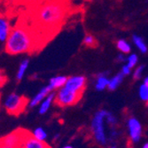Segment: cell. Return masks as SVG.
<instances>
[{"instance_id": "obj_1", "label": "cell", "mask_w": 148, "mask_h": 148, "mask_svg": "<svg viewBox=\"0 0 148 148\" xmlns=\"http://www.w3.org/2000/svg\"><path fill=\"white\" fill-rule=\"evenodd\" d=\"M66 7L60 0H48L40 5L35 13L36 22L42 29H56L61 25Z\"/></svg>"}, {"instance_id": "obj_2", "label": "cell", "mask_w": 148, "mask_h": 148, "mask_svg": "<svg viewBox=\"0 0 148 148\" xmlns=\"http://www.w3.org/2000/svg\"><path fill=\"white\" fill-rule=\"evenodd\" d=\"M35 34L27 26L17 25L12 31L5 43V50L11 55L22 54L35 51L36 49Z\"/></svg>"}, {"instance_id": "obj_3", "label": "cell", "mask_w": 148, "mask_h": 148, "mask_svg": "<svg viewBox=\"0 0 148 148\" xmlns=\"http://www.w3.org/2000/svg\"><path fill=\"white\" fill-rule=\"evenodd\" d=\"M106 111L107 110L103 109L96 112L92 117L90 123L92 137L96 143L101 146H106L108 144V137L106 128L108 124L106 122Z\"/></svg>"}, {"instance_id": "obj_4", "label": "cell", "mask_w": 148, "mask_h": 148, "mask_svg": "<svg viewBox=\"0 0 148 148\" xmlns=\"http://www.w3.org/2000/svg\"><path fill=\"white\" fill-rule=\"evenodd\" d=\"M27 106H28V99L15 92L9 94L4 102L5 110L8 114L13 115H19L21 114Z\"/></svg>"}, {"instance_id": "obj_5", "label": "cell", "mask_w": 148, "mask_h": 148, "mask_svg": "<svg viewBox=\"0 0 148 148\" xmlns=\"http://www.w3.org/2000/svg\"><path fill=\"white\" fill-rule=\"evenodd\" d=\"M82 95L83 94L74 92L63 86L55 94V103L60 106H70L75 105L82 98Z\"/></svg>"}, {"instance_id": "obj_6", "label": "cell", "mask_w": 148, "mask_h": 148, "mask_svg": "<svg viewBox=\"0 0 148 148\" xmlns=\"http://www.w3.org/2000/svg\"><path fill=\"white\" fill-rule=\"evenodd\" d=\"M127 128H128V133L129 138L131 140L133 144H137L140 141L142 138V125L139 121L134 116L129 117L127 121Z\"/></svg>"}, {"instance_id": "obj_7", "label": "cell", "mask_w": 148, "mask_h": 148, "mask_svg": "<svg viewBox=\"0 0 148 148\" xmlns=\"http://www.w3.org/2000/svg\"><path fill=\"white\" fill-rule=\"evenodd\" d=\"M86 83H87V80L85 76L73 75V76L68 77V80H66L64 86L74 92L83 94L86 87Z\"/></svg>"}, {"instance_id": "obj_8", "label": "cell", "mask_w": 148, "mask_h": 148, "mask_svg": "<svg viewBox=\"0 0 148 148\" xmlns=\"http://www.w3.org/2000/svg\"><path fill=\"white\" fill-rule=\"evenodd\" d=\"M24 133H25V130H21V129L16 130L14 131L9 133L5 137L0 138V143L21 148V141H22V138L24 136Z\"/></svg>"}, {"instance_id": "obj_9", "label": "cell", "mask_w": 148, "mask_h": 148, "mask_svg": "<svg viewBox=\"0 0 148 148\" xmlns=\"http://www.w3.org/2000/svg\"><path fill=\"white\" fill-rule=\"evenodd\" d=\"M21 148H51V147L46 142L36 139V138H34L32 133L25 130Z\"/></svg>"}, {"instance_id": "obj_10", "label": "cell", "mask_w": 148, "mask_h": 148, "mask_svg": "<svg viewBox=\"0 0 148 148\" xmlns=\"http://www.w3.org/2000/svg\"><path fill=\"white\" fill-rule=\"evenodd\" d=\"M51 92H52L51 91V90L49 88V86L47 85V86H45V87H43L41 90H40L36 95L29 100V107H35V106H37L38 105H40V103H41L49 94L51 93Z\"/></svg>"}, {"instance_id": "obj_11", "label": "cell", "mask_w": 148, "mask_h": 148, "mask_svg": "<svg viewBox=\"0 0 148 148\" xmlns=\"http://www.w3.org/2000/svg\"><path fill=\"white\" fill-rule=\"evenodd\" d=\"M12 31L10 21L3 16H0V42L5 43Z\"/></svg>"}, {"instance_id": "obj_12", "label": "cell", "mask_w": 148, "mask_h": 148, "mask_svg": "<svg viewBox=\"0 0 148 148\" xmlns=\"http://www.w3.org/2000/svg\"><path fill=\"white\" fill-rule=\"evenodd\" d=\"M53 102H55V94L53 92H51L49 95L40 103L39 107H38V113L40 114H46L49 109L51 108V106Z\"/></svg>"}, {"instance_id": "obj_13", "label": "cell", "mask_w": 148, "mask_h": 148, "mask_svg": "<svg viewBox=\"0 0 148 148\" xmlns=\"http://www.w3.org/2000/svg\"><path fill=\"white\" fill-rule=\"evenodd\" d=\"M109 84V77L107 76V73H100L98 75L95 81V88L99 91L104 90L106 88L108 87Z\"/></svg>"}, {"instance_id": "obj_14", "label": "cell", "mask_w": 148, "mask_h": 148, "mask_svg": "<svg viewBox=\"0 0 148 148\" xmlns=\"http://www.w3.org/2000/svg\"><path fill=\"white\" fill-rule=\"evenodd\" d=\"M68 80V77L65 75H57L51 78L50 82H49V88L51 90V91L53 90H59L61 87H63Z\"/></svg>"}, {"instance_id": "obj_15", "label": "cell", "mask_w": 148, "mask_h": 148, "mask_svg": "<svg viewBox=\"0 0 148 148\" xmlns=\"http://www.w3.org/2000/svg\"><path fill=\"white\" fill-rule=\"evenodd\" d=\"M123 78H124V75L121 72L116 74L115 75H114L112 78L109 79V84H108V87H107V89L110 90H116L121 85V84L123 83Z\"/></svg>"}, {"instance_id": "obj_16", "label": "cell", "mask_w": 148, "mask_h": 148, "mask_svg": "<svg viewBox=\"0 0 148 148\" xmlns=\"http://www.w3.org/2000/svg\"><path fill=\"white\" fill-rule=\"evenodd\" d=\"M29 59H24L21 61L20 65H19V68L16 73V80L18 82H21V81L23 79L27 69H29Z\"/></svg>"}, {"instance_id": "obj_17", "label": "cell", "mask_w": 148, "mask_h": 148, "mask_svg": "<svg viewBox=\"0 0 148 148\" xmlns=\"http://www.w3.org/2000/svg\"><path fill=\"white\" fill-rule=\"evenodd\" d=\"M132 42L136 45V47L141 51V53H146L148 51V47L145 42V40L141 36L138 35H134L132 36Z\"/></svg>"}, {"instance_id": "obj_18", "label": "cell", "mask_w": 148, "mask_h": 148, "mask_svg": "<svg viewBox=\"0 0 148 148\" xmlns=\"http://www.w3.org/2000/svg\"><path fill=\"white\" fill-rule=\"evenodd\" d=\"M117 49L120 51V52L123 53V54H129L131 51V46L128 41H126L125 39H120L116 43Z\"/></svg>"}, {"instance_id": "obj_19", "label": "cell", "mask_w": 148, "mask_h": 148, "mask_svg": "<svg viewBox=\"0 0 148 148\" xmlns=\"http://www.w3.org/2000/svg\"><path fill=\"white\" fill-rule=\"evenodd\" d=\"M32 135L34 136V138H36L38 140H41V141H45L47 138V132L42 127L36 128L32 132Z\"/></svg>"}, {"instance_id": "obj_20", "label": "cell", "mask_w": 148, "mask_h": 148, "mask_svg": "<svg viewBox=\"0 0 148 148\" xmlns=\"http://www.w3.org/2000/svg\"><path fill=\"white\" fill-rule=\"evenodd\" d=\"M138 95L141 100L148 103V86L142 84L138 88Z\"/></svg>"}, {"instance_id": "obj_21", "label": "cell", "mask_w": 148, "mask_h": 148, "mask_svg": "<svg viewBox=\"0 0 148 148\" xmlns=\"http://www.w3.org/2000/svg\"><path fill=\"white\" fill-rule=\"evenodd\" d=\"M127 65L130 66V68L132 69L133 68H135L137 66L138 62V57L136 53H132V54L129 55V57L127 58V61H126Z\"/></svg>"}, {"instance_id": "obj_22", "label": "cell", "mask_w": 148, "mask_h": 148, "mask_svg": "<svg viewBox=\"0 0 148 148\" xmlns=\"http://www.w3.org/2000/svg\"><path fill=\"white\" fill-rule=\"evenodd\" d=\"M84 44L86 45V46H89V47H93L96 45V39L93 36L91 35H87L85 36L84 39Z\"/></svg>"}, {"instance_id": "obj_23", "label": "cell", "mask_w": 148, "mask_h": 148, "mask_svg": "<svg viewBox=\"0 0 148 148\" xmlns=\"http://www.w3.org/2000/svg\"><path fill=\"white\" fill-rule=\"evenodd\" d=\"M144 70H145V66L144 65H140V66H137V68L135 69V70H134V73H133L134 79H136V80L140 79L143 73H144Z\"/></svg>"}, {"instance_id": "obj_24", "label": "cell", "mask_w": 148, "mask_h": 148, "mask_svg": "<svg viewBox=\"0 0 148 148\" xmlns=\"http://www.w3.org/2000/svg\"><path fill=\"white\" fill-rule=\"evenodd\" d=\"M121 73H122L124 76L125 75H129L131 73V69L130 68V66L127 64H125V65L123 66L122 70H121Z\"/></svg>"}, {"instance_id": "obj_25", "label": "cell", "mask_w": 148, "mask_h": 148, "mask_svg": "<svg viewBox=\"0 0 148 148\" xmlns=\"http://www.w3.org/2000/svg\"><path fill=\"white\" fill-rule=\"evenodd\" d=\"M6 76L5 75V74L3 72H0V87L3 86L5 82H6Z\"/></svg>"}, {"instance_id": "obj_26", "label": "cell", "mask_w": 148, "mask_h": 148, "mask_svg": "<svg viewBox=\"0 0 148 148\" xmlns=\"http://www.w3.org/2000/svg\"><path fill=\"white\" fill-rule=\"evenodd\" d=\"M117 60L121 63H123V62H126L127 61V58L125 57V54H123V53L121 52V54H119L117 56Z\"/></svg>"}, {"instance_id": "obj_27", "label": "cell", "mask_w": 148, "mask_h": 148, "mask_svg": "<svg viewBox=\"0 0 148 148\" xmlns=\"http://www.w3.org/2000/svg\"><path fill=\"white\" fill-rule=\"evenodd\" d=\"M0 148H18L15 146H11V145H4L0 143Z\"/></svg>"}, {"instance_id": "obj_28", "label": "cell", "mask_w": 148, "mask_h": 148, "mask_svg": "<svg viewBox=\"0 0 148 148\" xmlns=\"http://www.w3.org/2000/svg\"><path fill=\"white\" fill-rule=\"evenodd\" d=\"M143 84H145V85H147V86H148V76H145V78L144 79Z\"/></svg>"}, {"instance_id": "obj_29", "label": "cell", "mask_w": 148, "mask_h": 148, "mask_svg": "<svg viewBox=\"0 0 148 148\" xmlns=\"http://www.w3.org/2000/svg\"><path fill=\"white\" fill-rule=\"evenodd\" d=\"M62 148H74L72 145H65V146H63Z\"/></svg>"}, {"instance_id": "obj_30", "label": "cell", "mask_w": 148, "mask_h": 148, "mask_svg": "<svg viewBox=\"0 0 148 148\" xmlns=\"http://www.w3.org/2000/svg\"><path fill=\"white\" fill-rule=\"evenodd\" d=\"M142 148H148V143H145L144 145H143V147Z\"/></svg>"}, {"instance_id": "obj_31", "label": "cell", "mask_w": 148, "mask_h": 148, "mask_svg": "<svg viewBox=\"0 0 148 148\" xmlns=\"http://www.w3.org/2000/svg\"><path fill=\"white\" fill-rule=\"evenodd\" d=\"M146 106H147V107H148V103H146Z\"/></svg>"}]
</instances>
